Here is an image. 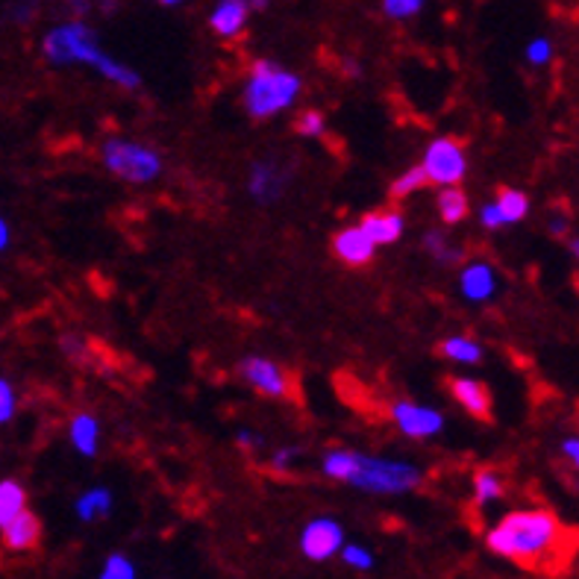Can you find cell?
Here are the masks:
<instances>
[{"label": "cell", "mask_w": 579, "mask_h": 579, "mask_svg": "<svg viewBox=\"0 0 579 579\" xmlns=\"http://www.w3.org/2000/svg\"><path fill=\"white\" fill-rule=\"evenodd\" d=\"M341 559H345V565H350V568H357V571H371L373 568V556L368 547H359V545H341Z\"/></svg>", "instance_id": "f1b7e54d"}, {"label": "cell", "mask_w": 579, "mask_h": 579, "mask_svg": "<svg viewBox=\"0 0 579 579\" xmlns=\"http://www.w3.org/2000/svg\"><path fill=\"white\" fill-rule=\"evenodd\" d=\"M562 456L579 471V439L577 436H571V439L562 441Z\"/></svg>", "instance_id": "e575fe53"}, {"label": "cell", "mask_w": 579, "mask_h": 579, "mask_svg": "<svg viewBox=\"0 0 579 579\" xmlns=\"http://www.w3.org/2000/svg\"><path fill=\"white\" fill-rule=\"evenodd\" d=\"M421 166L432 186H459L468 174V157H465L462 141L453 139V136L432 139Z\"/></svg>", "instance_id": "52a82bcc"}, {"label": "cell", "mask_w": 579, "mask_h": 579, "mask_svg": "<svg viewBox=\"0 0 579 579\" xmlns=\"http://www.w3.org/2000/svg\"><path fill=\"white\" fill-rule=\"evenodd\" d=\"M480 221L486 230H500V227H506L503 212L497 209V203H486V207L480 209Z\"/></svg>", "instance_id": "1f68e13d"}, {"label": "cell", "mask_w": 579, "mask_h": 579, "mask_svg": "<svg viewBox=\"0 0 579 579\" xmlns=\"http://www.w3.org/2000/svg\"><path fill=\"white\" fill-rule=\"evenodd\" d=\"M497 209L503 212V221L506 223H521L523 218L530 216V198H527V191L521 189H497Z\"/></svg>", "instance_id": "ffe728a7"}, {"label": "cell", "mask_w": 579, "mask_h": 579, "mask_svg": "<svg viewBox=\"0 0 579 579\" xmlns=\"http://www.w3.org/2000/svg\"><path fill=\"white\" fill-rule=\"evenodd\" d=\"M571 532L550 509H515L486 536V547L527 571H556L571 553Z\"/></svg>", "instance_id": "6da1fadb"}, {"label": "cell", "mask_w": 579, "mask_h": 579, "mask_svg": "<svg viewBox=\"0 0 579 579\" xmlns=\"http://www.w3.org/2000/svg\"><path fill=\"white\" fill-rule=\"evenodd\" d=\"M550 232H553V236H565V232H568V221H565L562 216L553 218V221H550Z\"/></svg>", "instance_id": "8d00e7d4"}, {"label": "cell", "mask_w": 579, "mask_h": 579, "mask_svg": "<svg viewBox=\"0 0 579 579\" xmlns=\"http://www.w3.org/2000/svg\"><path fill=\"white\" fill-rule=\"evenodd\" d=\"M571 250H573V257L579 259V239H573V241H571Z\"/></svg>", "instance_id": "b9f144b4"}, {"label": "cell", "mask_w": 579, "mask_h": 579, "mask_svg": "<svg viewBox=\"0 0 579 579\" xmlns=\"http://www.w3.org/2000/svg\"><path fill=\"white\" fill-rule=\"evenodd\" d=\"M345 482L359 491H368V495H406V491L421 486L423 473L412 462L377 459V456L353 450V465H350V473Z\"/></svg>", "instance_id": "277c9868"}, {"label": "cell", "mask_w": 579, "mask_h": 579, "mask_svg": "<svg viewBox=\"0 0 579 579\" xmlns=\"http://www.w3.org/2000/svg\"><path fill=\"white\" fill-rule=\"evenodd\" d=\"M423 7V0H382V12L391 21H406V18L418 16Z\"/></svg>", "instance_id": "83f0119b"}, {"label": "cell", "mask_w": 579, "mask_h": 579, "mask_svg": "<svg viewBox=\"0 0 579 579\" xmlns=\"http://www.w3.org/2000/svg\"><path fill=\"white\" fill-rule=\"evenodd\" d=\"M423 248L430 250L432 259L441 262V266H459V262L465 259V250L453 248V244H450V241H447L439 230H430L427 236H423Z\"/></svg>", "instance_id": "cb8c5ba5"}, {"label": "cell", "mask_w": 579, "mask_h": 579, "mask_svg": "<svg viewBox=\"0 0 579 579\" xmlns=\"http://www.w3.org/2000/svg\"><path fill=\"white\" fill-rule=\"evenodd\" d=\"M77 518L86 523L98 521V518H107L109 509H112V491L109 489H91L86 491L80 500H77Z\"/></svg>", "instance_id": "7402d4cb"}, {"label": "cell", "mask_w": 579, "mask_h": 579, "mask_svg": "<svg viewBox=\"0 0 579 579\" xmlns=\"http://www.w3.org/2000/svg\"><path fill=\"white\" fill-rule=\"evenodd\" d=\"M100 579H136L133 562H130L124 553H112L107 562H103Z\"/></svg>", "instance_id": "4316f807"}, {"label": "cell", "mask_w": 579, "mask_h": 579, "mask_svg": "<svg viewBox=\"0 0 579 579\" xmlns=\"http://www.w3.org/2000/svg\"><path fill=\"white\" fill-rule=\"evenodd\" d=\"M248 3H250V9H266L271 0H248Z\"/></svg>", "instance_id": "ab89813d"}, {"label": "cell", "mask_w": 579, "mask_h": 579, "mask_svg": "<svg viewBox=\"0 0 579 579\" xmlns=\"http://www.w3.org/2000/svg\"><path fill=\"white\" fill-rule=\"evenodd\" d=\"M459 286H462L465 300L471 303H486V300L495 298L497 291V273L489 262H471L465 268L462 277H459Z\"/></svg>", "instance_id": "5bb4252c"}, {"label": "cell", "mask_w": 579, "mask_h": 579, "mask_svg": "<svg viewBox=\"0 0 579 579\" xmlns=\"http://www.w3.org/2000/svg\"><path fill=\"white\" fill-rule=\"evenodd\" d=\"M62 350H66L68 357L74 359V362H83V359H86L83 341L77 339V336H66V339H62Z\"/></svg>", "instance_id": "836d02e7"}, {"label": "cell", "mask_w": 579, "mask_h": 579, "mask_svg": "<svg viewBox=\"0 0 579 579\" xmlns=\"http://www.w3.org/2000/svg\"><path fill=\"white\" fill-rule=\"evenodd\" d=\"M12 415H16V391L0 377V423L12 421Z\"/></svg>", "instance_id": "4dcf8cb0"}, {"label": "cell", "mask_w": 579, "mask_h": 579, "mask_svg": "<svg viewBox=\"0 0 579 579\" xmlns=\"http://www.w3.org/2000/svg\"><path fill=\"white\" fill-rule=\"evenodd\" d=\"M436 207H439V216L445 223H462L465 218L471 216L468 194L459 186H445L439 191V198H436Z\"/></svg>", "instance_id": "ac0fdd59"}, {"label": "cell", "mask_w": 579, "mask_h": 579, "mask_svg": "<svg viewBox=\"0 0 579 579\" xmlns=\"http://www.w3.org/2000/svg\"><path fill=\"white\" fill-rule=\"evenodd\" d=\"M103 166L127 182H153L162 174V157L148 144L130 139H107L100 148Z\"/></svg>", "instance_id": "5b68a950"}, {"label": "cell", "mask_w": 579, "mask_h": 579, "mask_svg": "<svg viewBox=\"0 0 579 579\" xmlns=\"http://www.w3.org/2000/svg\"><path fill=\"white\" fill-rule=\"evenodd\" d=\"M345 74H350V77H359L362 74V66H357V62H345Z\"/></svg>", "instance_id": "f35d334b"}, {"label": "cell", "mask_w": 579, "mask_h": 579, "mask_svg": "<svg viewBox=\"0 0 579 579\" xmlns=\"http://www.w3.org/2000/svg\"><path fill=\"white\" fill-rule=\"evenodd\" d=\"M436 353L450 359V362H462V365H477L482 362V357H486V350H482L480 341L468 339V336H450V339L439 341V345H436Z\"/></svg>", "instance_id": "e0dca14e"}, {"label": "cell", "mask_w": 579, "mask_h": 579, "mask_svg": "<svg viewBox=\"0 0 579 579\" xmlns=\"http://www.w3.org/2000/svg\"><path fill=\"white\" fill-rule=\"evenodd\" d=\"M236 441H239L244 450H253V447L262 445V439H257V436H253V432H248V430H241L239 436H236Z\"/></svg>", "instance_id": "d590c367"}, {"label": "cell", "mask_w": 579, "mask_h": 579, "mask_svg": "<svg viewBox=\"0 0 579 579\" xmlns=\"http://www.w3.org/2000/svg\"><path fill=\"white\" fill-rule=\"evenodd\" d=\"M427 186H430V177H427L423 166H415V168H409V171H403L398 180L391 182L389 194L395 200H403V198H409V194H415V191L427 189Z\"/></svg>", "instance_id": "d4e9b609"}, {"label": "cell", "mask_w": 579, "mask_h": 579, "mask_svg": "<svg viewBox=\"0 0 579 579\" xmlns=\"http://www.w3.org/2000/svg\"><path fill=\"white\" fill-rule=\"evenodd\" d=\"M286 180H289V174L273 166V162H257L253 174H250V194L259 203H273V200H280Z\"/></svg>", "instance_id": "2e32d148"}, {"label": "cell", "mask_w": 579, "mask_h": 579, "mask_svg": "<svg viewBox=\"0 0 579 579\" xmlns=\"http://www.w3.org/2000/svg\"><path fill=\"white\" fill-rule=\"evenodd\" d=\"M341 545H345V530H341L339 521L332 518H315L307 523V530L300 536V550L312 562H327L332 556L339 553Z\"/></svg>", "instance_id": "9c48e42d"}, {"label": "cell", "mask_w": 579, "mask_h": 579, "mask_svg": "<svg viewBox=\"0 0 579 579\" xmlns=\"http://www.w3.org/2000/svg\"><path fill=\"white\" fill-rule=\"evenodd\" d=\"M373 253H377V244H373L371 236L362 227H345V230L332 236V257H339L345 266H371Z\"/></svg>", "instance_id": "8fae6325"}, {"label": "cell", "mask_w": 579, "mask_h": 579, "mask_svg": "<svg viewBox=\"0 0 579 579\" xmlns=\"http://www.w3.org/2000/svg\"><path fill=\"white\" fill-rule=\"evenodd\" d=\"M42 53L50 66H89L100 77H107L109 83L121 86L127 91H136L141 86V77L133 68L118 62L100 48L98 33L86 21H68V24L53 27L42 42Z\"/></svg>", "instance_id": "7a4b0ae2"}, {"label": "cell", "mask_w": 579, "mask_h": 579, "mask_svg": "<svg viewBox=\"0 0 579 579\" xmlns=\"http://www.w3.org/2000/svg\"><path fill=\"white\" fill-rule=\"evenodd\" d=\"M250 16L248 0H218L212 16H209V27L212 33L221 36V39H236V36L244 30Z\"/></svg>", "instance_id": "7c38bea8"}, {"label": "cell", "mask_w": 579, "mask_h": 579, "mask_svg": "<svg viewBox=\"0 0 579 579\" xmlns=\"http://www.w3.org/2000/svg\"><path fill=\"white\" fill-rule=\"evenodd\" d=\"M7 244H9V227H7V221L0 218V250L7 248Z\"/></svg>", "instance_id": "74e56055"}, {"label": "cell", "mask_w": 579, "mask_h": 579, "mask_svg": "<svg viewBox=\"0 0 579 579\" xmlns=\"http://www.w3.org/2000/svg\"><path fill=\"white\" fill-rule=\"evenodd\" d=\"M298 453H300L298 447H282V450H277V453H273L271 468H273V471H286V468L291 465V459H295Z\"/></svg>", "instance_id": "d6a6232c"}, {"label": "cell", "mask_w": 579, "mask_h": 579, "mask_svg": "<svg viewBox=\"0 0 579 579\" xmlns=\"http://www.w3.org/2000/svg\"><path fill=\"white\" fill-rule=\"evenodd\" d=\"M550 59H553V42H550V39L538 36V39H532V42L527 44V62H530V66L545 68L550 66Z\"/></svg>", "instance_id": "f546056e"}, {"label": "cell", "mask_w": 579, "mask_h": 579, "mask_svg": "<svg viewBox=\"0 0 579 579\" xmlns=\"http://www.w3.org/2000/svg\"><path fill=\"white\" fill-rule=\"evenodd\" d=\"M506 491L503 486V477L497 471H491V468H480V471L473 473V503L480 506H489L495 503V500H500Z\"/></svg>", "instance_id": "44dd1931"}, {"label": "cell", "mask_w": 579, "mask_h": 579, "mask_svg": "<svg viewBox=\"0 0 579 579\" xmlns=\"http://www.w3.org/2000/svg\"><path fill=\"white\" fill-rule=\"evenodd\" d=\"M300 89L303 83L295 71H286L273 59H257L250 66L248 86H244V109L250 118L266 121L289 109L298 100Z\"/></svg>", "instance_id": "3957f363"}, {"label": "cell", "mask_w": 579, "mask_h": 579, "mask_svg": "<svg viewBox=\"0 0 579 579\" xmlns=\"http://www.w3.org/2000/svg\"><path fill=\"white\" fill-rule=\"evenodd\" d=\"M42 541V521L36 518L33 512H18L12 521L3 527V547L7 550H16V553H24V550H33L36 545Z\"/></svg>", "instance_id": "4fadbf2b"}, {"label": "cell", "mask_w": 579, "mask_h": 579, "mask_svg": "<svg viewBox=\"0 0 579 579\" xmlns=\"http://www.w3.org/2000/svg\"><path fill=\"white\" fill-rule=\"evenodd\" d=\"M159 3H162V7H180L182 0H159Z\"/></svg>", "instance_id": "60d3db41"}, {"label": "cell", "mask_w": 579, "mask_h": 579, "mask_svg": "<svg viewBox=\"0 0 579 579\" xmlns=\"http://www.w3.org/2000/svg\"><path fill=\"white\" fill-rule=\"evenodd\" d=\"M391 421L406 439H430L445 430V415L430 409V406L415 403V400H398L391 403Z\"/></svg>", "instance_id": "ba28073f"}, {"label": "cell", "mask_w": 579, "mask_h": 579, "mask_svg": "<svg viewBox=\"0 0 579 579\" xmlns=\"http://www.w3.org/2000/svg\"><path fill=\"white\" fill-rule=\"evenodd\" d=\"M98 439H100V427L89 412H80L71 418V445H74L80 453L83 456L98 453Z\"/></svg>", "instance_id": "d6986e66"}, {"label": "cell", "mask_w": 579, "mask_h": 579, "mask_svg": "<svg viewBox=\"0 0 579 579\" xmlns=\"http://www.w3.org/2000/svg\"><path fill=\"white\" fill-rule=\"evenodd\" d=\"M24 509H27L24 486L16 480L0 482V530H3L18 512H24Z\"/></svg>", "instance_id": "603a6c76"}, {"label": "cell", "mask_w": 579, "mask_h": 579, "mask_svg": "<svg viewBox=\"0 0 579 579\" xmlns=\"http://www.w3.org/2000/svg\"><path fill=\"white\" fill-rule=\"evenodd\" d=\"M323 130H327V118H323L318 109H303V112L295 118V133L303 136V139H321Z\"/></svg>", "instance_id": "484cf974"}, {"label": "cell", "mask_w": 579, "mask_h": 579, "mask_svg": "<svg viewBox=\"0 0 579 579\" xmlns=\"http://www.w3.org/2000/svg\"><path fill=\"white\" fill-rule=\"evenodd\" d=\"M239 377L248 382L250 389L273 400H295L298 398V382L291 377L289 368L273 362L268 357H244L239 362Z\"/></svg>", "instance_id": "8992f818"}, {"label": "cell", "mask_w": 579, "mask_h": 579, "mask_svg": "<svg viewBox=\"0 0 579 579\" xmlns=\"http://www.w3.org/2000/svg\"><path fill=\"white\" fill-rule=\"evenodd\" d=\"M359 227L371 236L373 244H395L403 236L406 221L398 209H377V212H368Z\"/></svg>", "instance_id": "9a60e30c"}, {"label": "cell", "mask_w": 579, "mask_h": 579, "mask_svg": "<svg viewBox=\"0 0 579 579\" xmlns=\"http://www.w3.org/2000/svg\"><path fill=\"white\" fill-rule=\"evenodd\" d=\"M447 395L462 406L465 412L482 423H491L495 418V400L486 382L473 380V377H447Z\"/></svg>", "instance_id": "30bf717a"}]
</instances>
